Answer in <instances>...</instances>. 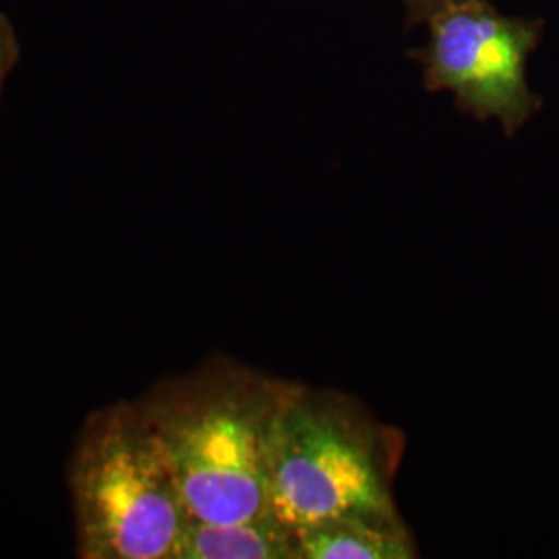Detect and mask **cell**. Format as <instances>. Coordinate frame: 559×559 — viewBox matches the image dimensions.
<instances>
[{"label": "cell", "instance_id": "obj_1", "mask_svg": "<svg viewBox=\"0 0 559 559\" xmlns=\"http://www.w3.org/2000/svg\"><path fill=\"white\" fill-rule=\"evenodd\" d=\"M297 383L233 360L152 385L140 402L173 468L189 519L267 516L270 445Z\"/></svg>", "mask_w": 559, "mask_h": 559}, {"label": "cell", "instance_id": "obj_7", "mask_svg": "<svg viewBox=\"0 0 559 559\" xmlns=\"http://www.w3.org/2000/svg\"><path fill=\"white\" fill-rule=\"evenodd\" d=\"M20 57L21 46L17 32H15L11 20L4 13H0V98H2L4 83L13 73V69L17 67Z\"/></svg>", "mask_w": 559, "mask_h": 559}, {"label": "cell", "instance_id": "obj_4", "mask_svg": "<svg viewBox=\"0 0 559 559\" xmlns=\"http://www.w3.org/2000/svg\"><path fill=\"white\" fill-rule=\"evenodd\" d=\"M429 40L411 50L429 92H448L460 110L500 120L508 133L528 119L537 98L526 83V60L540 23L498 13L487 0H459L427 21Z\"/></svg>", "mask_w": 559, "mask_h": 559}, {"label": "cell", "instance_id": "obj_3", "mask_svg": "<svg viewBox=\"0 0 559 559\" xmlns=\"http://www.w3.org/2000/svg\"><path fill=\"white\" fill-rule=\"evenodd\" d=\"M394 452L355 402L297 385L270 445V516L299 533L353 514H396Z\"/></svg>", "mask_w": 559, "mask_h": 559}, {"label": "cell", "instance_id": "obj_5", "mask_svg": "<svg viewBox=\"0 0 559 559\" xmlns=\"http://www.w3.org/2000/svg\"><path fill=\"white\" fill-rule=\"evenodd\" d=\"M300 559H411L417 556L396 514H353L297 533Z\"/></svg>", "mask_w": 559, "mask_h": 559}, {"label": "cell", "instance_id": "obj_6", "mask_svg": "<svg viewBox=\"0 0 559 559\" xmlns=\"http://www.w3.org/2000/svg\"><path fill=\"white\" fill-rule=\"evenodd\" d=\"M179 559H300L299 539L270 514L237 522L189 520Z\"/></svg>", "mask_w": 559, "mask_h": 559}, {"label": "cell", "instance_id": "obj_2", "mask_svg": "<svg viewBox=\"0 0 559 559\" xmlns=\"http://www.w3.org/2000/svg\"><path fill=\"white\" fill-rule=\"evenodd\" d=\"M67 485L81 559H179L191 519L138 400L85 417Z\"/></svg>", "mask_w": 559, "mask_h": 559}, {"label": "cell", "instance_id": "obj_8", "mask_svg": "<svg viewBox=\"0 0 559 559\" xmlns=\"http://www.w3.org/2000/svg\"><path fill=\"white\" fill-rule=\"evenodd\" d=\"M454 2H459V0H402V4L406 9L408 25H423L433 15H438L441 9H445L448 4H454Z\"/></svg>", "mask_w": 559, "mask_h": 559}]
</instances>
